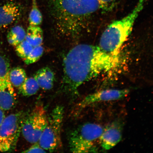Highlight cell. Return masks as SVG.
Returning <instances> with one entry per match:
<instances>
[{
  "instance_id": "6da1fadb",
  "label": "cell",
  "mask_w": 153,
  "mask_h": 153,
  "mask_svg": "<svg viewBox=\"0 0 153 153\" xmlns=\"http://www.w3.org/2000/svg\"><path fill=\"white\" fill-rule=\"evenodd\" d=\"M119 53H109L99 46L80 44L69 51L64 59L60 91L74 98L82 85L101 74L117 70L121 65Z\"/></svg>"
},
{
  "instance_id": "7a4b0ae2",
  "label": "cell",
  "mask_w": 153,
  "mask_h": 153,
  "mask_svg": "<svg viewBox=\"0 0 153 153\" xmlns=\"http://www.w3.org/2000/svg\"><path fill=\"white\" fill-rule=\"evenodd\" d=\"M100 9L97 0H52L51 16L55 30L63 37L76 39L91 16Z\"/></svg>"
},
{
  "instance_id": "3957f363",
  "label": "cell",
  "mask_w": 153,
  "mask_h": 153,
  "mask_svg": "<svg viewBox=\"0 0 153 153\" xmlns=\"http://www.w3.org/2000/svg\"><path fill=\"white\" fill-rule=\"evenodd\" d=\"M146 0H139L133 10L124 18L114 21L108 26L101 35L99 47L106 52H117L129 37Z\"/></svg>"
},
{
  "instance_id": "277c9868",
  "label": "cell",
  "mask_w": 153,
  "mask_h": 153,
  "mask_svg": "<svg viewBox=\"0 0 153 153\" xmlns=\"http://www.w3.org/2000/svg\"><path fill=\"white\" fill-rule=\"evenodd\" d=\"M103 129L102 126L95 123H87L78 126L69 136L70 151L74 153L96 152L95 144L99 140Z\"/></svg>"
},
{
  "instance_id": "5b68a950",
  "label": "cell",
  "mask_w": 153,
  "mask_h": 153,
  "mask_svg": "<svg viewBox=\"0 0 153 153\" xmlns=\"http://www.w3.org/2000/svg\"><path fill=\"white\" fill-rule=\"evenodd\" d=\"M64 114V108L57 105L48 116L47 125L38 141L47 152H54L62 146L61 131Z\"/></svg>"
},
{
  "instance_id": "8992f818",
  "label": "cell",
  "mask_w": 153,
  "mask_h": 153,
  "mask_svg": "<svg viewBox=\"0 0 153 153\" xmlns=\"http://www.w3.org/2000/svg\"><path fill=\"white\" fill-rule=\"evenodd\" d=\"M25 117L19 112L5 117L0 126V152H11L16 148Z\"/></svg>"
},
{
  "instance_id": "52a82bcc",
  "label": "cell",
  "mask_w": 153,
  "mask_h": 153,
  "mask_svg": "<svg viewBox=\"0 0 153 153\" xmlns=\"http://www.w3.org/2000/svg\"><path fill=\"white\" fill-rule=\"evenodd\" d=\"M48 116L42 106H37L23 121L22 133L28 142H38L47 125Z\"/></svg>"
},
{
  "instance_id": "ba28073f",
  "label": "cell",
  "mask_w": 153,
  "mask_h": 153,
  "mask_svg": "<svg viewBox=\"0 0 153 153\" xmlns=\"http://www.w3.org/2000/svg\"><path fill=\"white\" fill-rule=\"evenodd\" d=\"M129 89H108L95 92L86 97L78 104L80 108H83L94 103L120 100L128 95Z\"/></svg>"
},
{
  "instance_id": "9c48e42d",
  "label": "cell",
  "mask_w": 153,
  "mask_h": 153,
  "mask_svg": "<svg viewBox=\"0 0 153 153\" xmlns=\"http://www.w3.org/2000/svg\"><path fill=\"white\" fill-rule=\"evenodd\" d=\"M122 128V124L116 121L104 128L99 140L101 148L109 150L116 146L121 140Z\"/></svg>"
},
{
  "instance_id": "30bf717a",
  "label": "cell",
  "mask_w": 153,
  "mask_h": 153,
  "mask_svg": "<svg viewBox=\"0 0 153 153\" xmlns=\"http://www.w3.org/2000/svg\"><path fill=\"white\" fill-rule=\"evenodd\" d=\"M22 9L14 1H9L0 6V30L14 23L20 18Z\"/></svg>"
},
{
  "instance_id": "8fae6325",
  "label": "cell",
  "mask_w": 153,
  "mask_h": 153,
  "mask_svg": "<svg viewBox=\"0 0 153 153\" xmlns=\"http://www.w3.org/2000/svg\"><path fill=\"white\" fill-rule=\"evenodd\" d=\"M16 99L13 86L11 83H0V108L7 111L14 108Z\"/></svg>"
},
{
  "instance_id": "7c38bea8",
  "label": "cell",
  "mask_w": 153,
  "mask_h": 153,
  "mask_svg": "<svg viewBox=\"0 0 153 153\" xmlns=\"http://www.w3.org/2000/svg\"><path fill=\"white\" fill-rule=\"evenodd\" d=\"M33 77L40 88L49 91L53 88L55 79L54 73L48 67H44L37 71Z\"/></svg>"
},
{
  "instance_id": "4fadbf2b",
  "label": "cell",
  "mask_w": 153,
  "mask_h": 153,
  "mask_svg": "<svg viewBox=\"0 0 153 153\" xmlns=\"http://www.w3.org/2000/svg\"><path fill=\"white\" fill-rule=\"evenodd\" d=\"M33 47L42 44L43 32L39 26H29L26 32L25 39Z\"/></svg>"
},
{
  "instance_id": "5bb4252c",
  "label": "cell",
  "mask_w": 153,
  "mask_h": 153,
  "mask_svg": "<svg viewBox=\"0 0 153 153\" xmlns=\"http://www.w3.org/2000/svg\"><path fill=\"white\" fill-rule=\"evenodd\" d=\"M26 31L22 26H16L10 30L7 36L10 45L16 47L25 39Z\"/></svg>"
},
{
  "instance_id": "9a60e30c",
  "label": "cell",
  "mask_w": 153,
  "mask_h": 153,
  "mask_svg": "<svg viewBox=\"0 0 153 153\" xmlns=\"http://www.w3.org/2000/svg\"><path fill=\"white\" fill-rule=\"evenodd\" d=\"M18 88L20 94L24 97H30L36 94L40 88L33 76L27 78Z\"/></svg>"
},
{
  "instance_id": "2e32d148",
  "label": "cell",
  "mask_w": 153,
  "mask_h": 153,
  "mask_svg": "<svg viewBox=\"0 0 153 153\" xmlns=\"http://www.w3.org/2000/svg\"><path fill=\"white\" fill-rule=\"evenodd\" d=\"M9 76L11 85L18 88L22 85L27 78L25 71L20 67L11 68Z\"/></svg>"
},
{
  "instance_id": "e0dca14e",
  "label": "cell",
  "mask_w": 153,
  "mask_h": 153,
  "mask_svg": "<svg viewBox=\"0 0 153 153\" xmlns=\"http://www.w3.org/2000/svg\"><path fill=\"white\" fill-rule=\"evenodd\" d=\"M10 69V64L8 57L0 53V83H11L9 76Z\"/></svg>"
},
{
  "instance_id": "ac0fdd59",
  "label": "cell",
  "mask_w": 153,
  "mask_h": 153,
  "mask_svg": "<svg viewBox=\"0 0 153 153\" xmlns=\"http://www.w3.org/2000/svg\"><path fill=\"white\" fill-rule=\"evenodd\" d=\"M30 25L39 26L42 24L43 16L38 8L37 0H32V6L28 18Z\"/></svg>"
},
{
  "instance_id": "d6986e66",
  "label": "cell",
  "mask_w": 153,
  "mask_h": 153,
  "mask_svg": "<svg viewBox=\"0 0 153 153\" xmlns=\"http://www.w3.org/2000/svg\"><path fill=\"white\" fill-rule=\"evenodd\" d=\"M44 48L42 45L33 47L31 52L24 60L26 65H29L37 62L42 56Z\"/></svg>"
},
{
  "instance_id": "ffe728a7",
  "label": "cell",
  "mask_w": 153,
  "mask_h": 153,
  "mask_svg": "<svg viewBox=\"0 0 153 153\" xmlns=\"http://www.w3.org/2000/svg\"><path fill=\"white\" fill-rule=\"evenodd\" d=\"M33 48L30 44L25 39L16 47L15 51L17 55L24 60Z\"/></svg>"
},
{
  "instance_id": "44dd1931",
  "label": "cell",
  "mask_w": 153,
  "mask_h": 153,
  "mask_svg": "<svg viewBox=\"0 0 153 153\" xmlns=\"http://www.w3.org/2000/svg\"><path fill=\"white\" fill-rule=\"evenodd\" d=\"M100 8L105 11L111 10L116 5L117 0H97Z\"/></svg>"
},
{
  "instance_id": "7402d4cb",
  "label": "cell",
  "mask_w": 153,
  "mask_h": 153,
  "mask_svg": "<svg viewBox=\"0 0 153 153\" xmlns=\"http://www.w3.org/2000/svg\"><path fill=\"white\" fill-rule=\"evenodd\" d=\"M33 145L27 150L23 152L24 153H45L47 152L42 148L38 142L33 143Z\"/></svg>"
},
{
  "instance_id": "603a6c76",
  "label": "cell",
  "mask_w": 153,
  "mask_h": 153,
  "mask_svg": "<svg viewBox=\"0 0 153 153\" xmlns=\"http://www.w3.org/2000/svg\"><path fill=\"white\" fill-rule=\"evenodd\" d=\"M5 117L4 113V112L3 110L0 108V126L2 123Z\"/></svg>"
}]
</instances>
